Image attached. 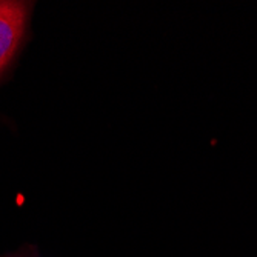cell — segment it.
<instances>
[{"label": "cell", "mask_w": 257, "mask_h": 257, "mask_svg": "<svg viewBox=\"0 0 257 257\" xmlns=\"http://www.w3.org/2000/svg\"><path fill=\"white\" fill-rule=\"evenodd\" d=\"M28 5L23 2L0 0V73L14 57L25 34Z\"/></svg>", "instance_id": "obj_1"}]
</instances>
